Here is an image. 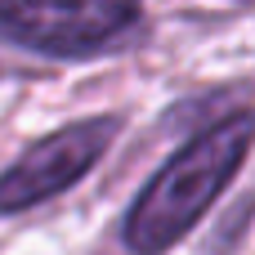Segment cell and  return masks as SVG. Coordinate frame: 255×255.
Returning <instances> with one entry per match:
<instances>
[{
    "label": "cell",
    "instance_id": "7a4b0ae2",
    "mask_svg": "<svg viewBox=\"0 0 255 255\" xmlns=\"http://www.w3.org/2000/svg\"><path fill=\"white\" fill-rule=\"evenodd\" d=\"M134 18L139 0H0V36L54 58L94 54Z\"/></svg>",
    "mask_w": 255,
    "mask_h": 255
},
{
    "label": "cell",
    "instance_id": "6da1fadb",
    "mask_svg": "<svg viewBox=\"0 0 255 255\" xmlns=\"http://www.w3.org/2000/svg\"><path fill=\"white\" fill-rule=\"evenodd\" d=\"M251 143H255V112H247V108L206 126L134 197V206L126 215V247L134 255L170 251L206 215V206L229 188V179L247 161Z\"/></svg>",
    "mask_w": 255,
    "mask_h": 255
},
{
    "label": "cell",
    "instance_id": "3957f363",
    "mask_svg": "<svg viewBox=\"0 0 255 255\" xmlns=\"http://www.w3.org/2000/svg\"><path fill=\"white\" fill-rule=\"evenodd\" d=\"M121 121L117 117H90L76 126L54 130L36 148H27L4 175H0V215H18L27 206L49 202L54 193L72 188L117 139Z\"/></svg>",
    "mask_w": 255,
    "mask_h": 255
}]
</instances>
